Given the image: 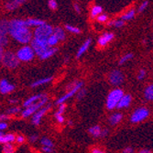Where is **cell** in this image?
Returning a JSON list of instances; mask_svg holds the SVG:
<instances>
[{"mask_svg": "<svg viewBox=\"0 0 153 153\" xmlns=\"http://www.w3.org/2000/svg\"><path fill=\"white\" fill-rule=\"evenodd\" d=\"M54 29L49 24H43L36 27L34 31V37L40 39H48L53 34Z\"/></svg>", "mask_w": 153, "mask_h": 153, "instance_id": "obj_3", "label": "cell"}, {"mask_svg": "<svg viewBox=\"0 0 153 153\" xmlns=\"http://www.w3.org/2000/svg\"><path fill=\"white\" fill-rule=\"evenodd\" d=\"M74 8H75V10H76V12H77V13H80V12H81L80 7H79V6H78L77 4H74Z\"/></svg>", "mask_w": 153, "mask_h": 153, "instance_id": "obj_50", "label": "cell"}, {"mask_svg": "<svg viewBox=\"0 0 153 153\" xmlns=\"http://www.w3.org/2000/svg\"><path fill=\"white\" fill-rule=\"evenodd\" d=\"M124 81V74L118 71L115 70L113 72H111L109 74V82H111V85H113L115 86L120 85Z\"/></svg>", "mask_w": 153, "mask_h": 153, "instance_id": "obj_9", "label": "cell"}, {"mask_svg": "<svg viewBox=\"0 0 153 153\" xmlns=\"http://www.w3.org/2000/svg\"><path fill=\"white\" fill-rule=\"evenodd\" d=\"M2 151L6 152V153H12V152H14V147L10 143H6L5 146L3 147Z\"/></svg>", "mask_w": 153, "mask_h": 153, "instance_id": "obj_30", "label": "cell"}, {"mask_svg": "<svg viewBox=\"0 0 153 153\" xmlns=\"http://www.w3.org/2000/svg\"><path fill=\"white\" fill-rule=\"evenodd\" d=\"M147 7H148V1H145V2H143V3L141 4V6L140 7V9H138V11H140V12H142Z\"/></svg>", "mask_w": 153, "mask_h": 153, "instance_id": "obj_43", "label": "cell"}, {"mask_svg": "<svg viewBox=\"0 0 153 153\" xmlns=\"http://www.w3.org/2000/svg\"><path fill=\"white\" fill-rule=\"evenodd\" d=\"M65 29L68 31L73 32V33H76V34H79L81 32L80 29H78V27H73V26H70V25H66L65 26Z\"/></svg>", "mask_w": 153, "mask_h": 153, "instance_id": "obj_33", "label": "cell"}, {"mask_svg": "<svg viewBox=\"0 0 153 153\" xmlns=\"http://www.w3.org/2000/svg\"><path fill=\"white\" fill-rule=\"evenodd\" d=\"M19 111H20V109L19 107H12V108H9V109L7 110L6 114H7V115H13V114L19 113Z\"/></svg>", "mask_w": 153, "mask_h": 153, "instance_id": "obj_35", "label": "cell"}, {"mask_svg": "<svg viewBox=\"0 0 153 153\" xmlns=\"http://www.w3.org/2000/svg\"><path fill=\"white\" fill-rule=\"evenodd\" d=\"M15 88L13 85H10V83L7 81V80H2L1 82H0V92L3 94H8L10 92H12Z\"/></svg>", "mask_w": 153, "mask_h": 153, "instance_id": "obj_12", "label": "cell"}, {"mask_svg": "<svg viewBox=\"0 0 153 153\" xmlns=\"http://www.w3.org/2000/svg\"><path fill=\"white\" fill-rule=\"evenodd\" d=\"M0 36H7V33H9V21L2 20L1 26H0Z\"/></svg>", "mask_w": 153, "mask_h": 153, "instance_id": "obj_17", "label": "cell"}, {"mask_svg": "<svg viewBox=\"0 0 153 153\" xmlns=\"http://www.w3.org/2000/svg\"><path fill=\"white\" fill-rule=\"evenodd\" d=\"M18 57L20 61L22 62H30L34 58L35 55V51L33 50L32 47L30 46H24L20 48L18 52H17Z\"/></svg>", "mask_w": 153, "mask_h": 153, "instance_id": "obj_6", "label": "cell"}, {"mask_svg": "<svg viewBox=\"0 0 153 153\" xmlns=\"http://www.w3.org/2000/svg\"><path fill=\"white\" fill-rule=\"evenodd\" d=\"M108 133V130L107 129H105V130H103L102 131V133H101V137H105V136H106V134Z\"/></svg>", "mask_w": 153, "mask_h": 153, "instance_id": "obj_51", "label": "cell"}, {"mask_svg": "<svg viewBox=\"0 0 153 153\" xmlns=\"http://www.w3.org/2000/svg\"><path fill=\"white\" fill-rule=\"evenodd\" d=\"M113 39H114V34L113 33H105L99 38L98 44L100 46H105L109 42V41L112 40Z\"/></svg>", "mask_w": 153, "mask_h": 153, "instance_id": "obj_13", "label": "cell"}, {"mask_svg": "<svg viewBox=\"0 0 153 153\" xmlns=\"http://www.w3.org/2000/svg\"><path fill=\"white\" fill-rule=\"evenodd\" d=\"M48 5H49L50 8H51L52 10L56 9V8H57V7H58V5H57V2L55 1V0H49Z\"/></svg>", "mask_w": 153, "mask_h": 153, "instance_id": "obj_36", "label": "cell"}, {"mask_svg": "<svg viewBox=\"0 0 153 153\" xmlns=\"http://www.w3.org/2000/svg\"><path fill=\"white\" fill-rule=\"evenodd\" d=\"M133 151H134L133 149H132V148H129V147L124 149V152H125V153H130V152H133Z\"/></svg>", "mask_w": 153, "mask_h": 153, "instance_id": "obj_46", "label": "cell"}, {"mask_svg": "<svg viewBox=\"0 0 153 153\" xmlns=\"http://www.w3.org/2000/svg\"><path fill=\"white\" fill-rule=\"evenodd\" d=\"M47 40H48V44H49L51 47H52V46H55V45H56V44L58 43L59 39H58L56 36H55L54 34H52Z\"/></svg>", "mask_w": 153, "mask_h": 153, "instance_id": "obj_28", "label": "cell"}, {"mask_svg": "<svg viewBox=\"0 0 153 153\" xmlns=\"http://www.w3.org/2000/svg\"><path fill=\"white\" fill-rule=\"evenodd\" d=\"M51 108V105H47L45 107H42L39 109L37 112H35L33 114V117H32V123L35 125V126H38V125H39L40 123V120L41 118H42V117L47 113V111Z\"/></svg>", "mask_w": 153, "mask_h": 153, "instance_id": "obj_11", "label": "cell"}, {"mask_svg": "<svg viewBox=\"0 0 153 153\" xmlns=\"http://www.w3.org/2000/svg\"><path fill=\"white\" fill-rule=\"evenodd\" d=\"M7 127V123H5V122H2L1 124H0V129H1V130L6 129Z\"/></svg>", "mask_w": 153, "mask_h": 153, "instance_id": "obj_45", "label": "cell"}, {"mask_svg": "<svg viewBox=\"0 0 153 153\" xmlns=\"http://www.w3.org/2000/svg\"><path fill=\"white\" fill-rule=\"evenodd\" d=\"M31 47L35 51V53L39 57L41 54H43L51 46L48 44L47 39H33L31 40Z\"/></svg>", "mask_w": 153, "mask_h": 153, "instance_id": "obj_5", "label": "cell"}, {"mask_svg": "<svg viewBox=\"0 0 153 153\" xmlns=\"http://www.w3.org/2000/svg\"><path fill=\"white\" fill-rule=\"evenodd\" d=\"M26 22H27V26H29V27H39V26L45 24L43 20L34 19H29L26 20Z\"/></svg>", "mask_w": 153, "mask_h": 153, "instance_id": "obj_20", "label": "cell"}, {"mask_svg": "<svg viewBox=\"0 0 153 153\" xmlns=\"http://www.w3.org/2000/svg\"><path fill=\"white\" fill-rule=\"evenodd\" d=\"M3 64L9 68V69H15L19 66V59L18 57V55L13 53L12 51H6L4 52L3 56L1 57Z\"/></svg>", "mask_w": 153, "mask_h": 153, "instance_id": "obj_2", "label": "cell"}, {"mask_svg": "<svg viewBox=\"0 0 153 153\" xmlns=\"http://www.w3.org/2000/svg\"><path fill=\"white\" fill-rule=\"evenodd\" d=\"M149 115V112L147 108H138L137 109L135 112L133 113V115L131 116L130 121L132 123H138L143 121L145 118H147Z\"/></svg>", "mask_w": 153, "mask_h": 153, "instance_id": "obj_8", "label": "cell"}, {"mask_svg": "<svg viewBox=\"0 0 153 153\" xmlns=\"http://www.w3.org/2000/svg\"><path fill=\"white\" fill-rule=\"evenodd\" d=\"M92 152L93 153H101V152H103L101 149H94L93 150H92Z\"/></svg>", "mask_w": 153, "mask_h": 153, "instance_id": "obj_49", "label": "cell"}, {"mask_svg": "<svg viewBox=\"0 0 153 153\" xmlns=\"http://www.w3.org/2000/svg\"><path fill=\"white\" fill-rule=\"evenodd\" d=\"M16 137L12 134H7V135H4L2 132L0 134V142L2 144H6V143H11L13 141H15Z\"/></svg>", "mask_w": 153, "mask_h": 153, "instance_id": "obj_15", "label": "cell"}, {"mask_svg": "<svg viewBox=\"0 0 153 153\" xmlns=\"http://www.w3.org/2000/svg\"><path fill=\"white\" fill-rule=\"evenodd\" d=\"M16 140H17L18 143H23L24 142V137L22 136H19V137H17Z\"/></svg>", "mask_w": 153, "mask_h": 153, "instance_id": "obj_44", "label": "cell"}, {"mask_svg": "<svg viewBox=\"0 0 153 153\" xmlns=\"http://www.w3.org/2000/svg\"><path fill=\"white\" fill-rule=\"evenodd\" d=\"M134 16H135V11L134 10H130L128 13L125 14V15L122 16V19L123 20H129V19H133Z\"/></svg>", "mask_w": 153, "mask_h": 153, "instance_id": "obj_29", "label": "cell"}, {"mask_svg": "<svg viewBox=\"0 0 153 153\" xmlns=\"http://www.w3.org/2000/svg\"><path fill=\"white\" fill-rule=\"evenodd\" d=\"M90 44H91V39H87L85 43H83L80 48H79V50H78V52H77V55H76V57L77 58H80L82 55L85 53L87 50H88V48H89V46H90Z\"/></svg>", "mask_w": 153, "mask_h": 153, "instance_id": "obj_18", "label": "cell"}, {"mask_svg": "<svg viewBox=\"0 0 153 153\" xmlns=\"http://www.w3.org/2000/svg\"><path fill=\"white\" fill-rule=\"evenodd\" d=\"M151 151L149 149H142L140 150V153H150Z\"/></svg>", "mask_w": 153, "mask_h": 153, "instance_id": "obj_53", "label": "cell"}, {"mask_svg": "<svg viewBox=\"0 0 153 153\" xmlns=\"http://www.w3.org/2000/svg\"><path fill=\"white\" fill-rule=\"evenodd\" d=\"M144 95L146 97V99L148 100H153V85L148 86L145 90Z\"/></svg>", "mask_w": 153, "mask_h": 153, "instance_id": "obj_24", "label": "cell"}, {"mask_svg": "<svg viewBox=\"0 0 153 153\" xmlns=\"http://www.w3.org/2000/svg\"><path fill=\"white\" fill-rule=\"evenodd\" d=\"M9 34L14 39L22 44H27L32 39V33L29 29V26H27L26 20L22 19H13L9 21Z\"/></svg>", "mask_w": 153, "mask_h": 153, "instance_id": "obj_1", "label": "cell"}, {"mask_svg": "<svg viewBox=\"0 0 153 153\" xmlns=\"http://www.w3.org/2000/svg\"><path fill=\"white\" fill-rule=\"evenodd\" d=\"M47 100H48V99H47V96H45V97H43L42 99H40V101L36 102V103H34V104L29 105L27 107H26V109L23 111L22 114H21L22 117H30V116L33 115L35 112H37V111H38L39 109H40L41 107H42V106L46 104Z\"/></svg>", "mask_w": 153, "mask_h": 153, "instance_id": "obj_7", "label": "cell"}, {"mask_svg": "<svg viewBox=\"0 0 153 153\" xmlns=\"http://www.w3.org/2000/svg\"><path fill=\"white\" fill-rule=\"evenodd\" d=\"M45 96H46L45 94H36V95H33V96L30 97V98L27 99V100H26L23 105H24L25 107H27L29 105H30L36 103L39 99L43 98V97H45Z\"/></svg>", "mask_w": 153, "mask_h": 153, "instance_id": "obj_16", "label": "cell"}, {"mask_svg": "<svg viewBox=\"0 0 153 153\" xmlns=\"http://www.w3.org/2000/svg\"><path fill=\"white\" fill-rule=\"evenodd\" d=\"M131 102V96L129 94H126V95H123V97L120 99L118 105H117V108H124V107H127L130 105Z\"/></svg>", "mask_w": 153, "mask_h": 153, "instance_id": "obj_14", "label": "cell"}, {"mask_svg": "<svg viewBox=\"0 0 153 153\" xmlns=\"http://www.w3.org/2000/svg\"><path fill=\"white\" fill-rule=\"evenodd\" d=\"M1 37V46H7V36H0Z\"/></svg>", "mask_w": 153, "mask_h": 153, "instance_id": "obj_39", "label": "cell"}, {"mask_svg": "<svg viewBox=\"0 0 153 153\" xmlns=\"http://www.w3.org/2000/svg\"><path fill=\"white\" fill-rule=\"evenodd\" d=\"M37 140H38V137H37V136H31V137H30V140L31 142H35Z\"/></svg>", "mask_w": 153, "mask_h": 153, "instance_id": "obj_47", "label": "cell"}, {"mask_svg": "<svg viewBox=\"0 0 153 153\" xmlns=\"http://www.w3.org/2000/svg\"><path fill=\"white\" fill-rule=\"evenodd\" d=\"M0 118H1V120H5V119H7V118H8V116H7V114H6V115H1Z\"/></svg>", "mask_w": 153, "mask_h": 153, "instance_id": "obj_48", "label": "cell"}, {"mask_svg": "<svg viewBox=\"0 0 153 153\" xmlns=\"http://www.w3.org/2000/svg\"><path fill=\"white\" fill-rule=\"evenodd\" d=\"M82 86V82H77V83H76V85L73 88V89H71L70 90V92H68L66 94H64V95H62V97H60V98L57 100V102H56V104H59V105H61V104H62V103H64L67 99H69L70 97H72V96H74L80 89H81V87Z\"/></svg>", "mask_w": 153, "mask_h": 153, "instance_id": "obj_10", "label": "cell"}, {"mask_svg": "<svg viewBox=\"0 0 153 153\" xmlns=\"http://www.w3.org/2000/svg\"><path fill=\"white\" fill-rule=\"evenodd\" d=\"M19 7V5L15 1V0H12V1H9V2H7V3L6 4V8H7V10H10V11L15 10V9L18 8Z\"/></svg>", "mask_w": 153, "mask_h": 153, "instance_id": "obj_26", "label": "cell"}, {"mask_svg": "<svg viewBox=\"0 0 153 153\" xmlns=\"http://www.w3.org/2000/svg\"><path fill=\"white\" fill-rule=\"evenodd\" d=\"M102 7H99V6H94L93 8H92V11H91V15L93 18H95L96 16H99L100 14L102 13Z\"/></svg>", "mask_w": 153, "mask_h": 153, "instance_id": "obj_27", "label": "cell"}, {"mask_svg": "<svg viewBox=\"0 0 153 153\" xmlns=\"http://www.w3.org/2000/svg\"><path fill=\"white\" fill-rule=\"evenodd\" d=\"M121 119H122V115L119 113H117V114H114L109 118V121L112 125H117V123H119L121 121Z\"/></svg>", "mask_w": 153, "mask_h": 153, "instance_id": "obj_25", "label": "cell"}, {"mask_svg": "<svg viewBox=\"0 0 153 153\" xmlns=\"http://www.w3.org/2000/svg\"><path fill=\"white\" fill-rule=\"evenodd\" d=\"M51 80H52L51 77H50V78H43V79H40V80H39V81L34 82L32 83V85H31V87H38V86H39V85H45V83L50 82Z\"/></svg>", "mask_w": 153, "mask_h": 153, "instance_id": "obj_23", "label": "cell"}, {"mask_svg": "<svg viewBox=\"0 0 153 153\" xmlns=\"http://www.w3.org/2000/svg\"><path fill=\"white\" fill-rule=\"evenodd\" d=\"M53 34L56 36L59 40H63L65 39V32L62 29H61V27H55L54 30H53Z\"/></svg>", "mask_w": 153, "mask_h": 153, "instance_id": "obj_22", "label": "cell"}, {"mask_svg": "<svg viewBox=\"0 0 153 153\" xmlns=\"http://www.w3.org/2000/svg\"><path fill=\"white\" fill-rule=\"evenodd\" d=\"M42 151L47 152V153H50V152H53V149H52V148H51V147L43 146V147H42Z\"/></svg>", "mask_w": 153, "mask_h": 153, "instance_id": "obj_42", "label": "cell"}, {"mask_svg": "<svg viewBox=\"0 0 153 153\" xmlns=\"http://www.w3.org/2000/svg\"><path fill=\"white\" fill-rule=\"evenodd\" d=\"M58 51V49H56V48H52V47H50L43 54H41L40 56H39V58H40V60H46V59H49L50 57H51L52 55L56 52Z\"/></svg>", "mask_w": 153, "mask_h": 153, "instance_id": "obj_19", "label": "cell"}, {"mask_svg": "<svg viewBox=\"0 0 153 153\" xmlns=\"http://www.w3.org/2000/svg\"><path fill=\"white\" fill-rule=\"evenodd\" d=\"M9 103L10 104H17L18 103V100H16V99H11V100H9Z\"/></svg>", "mask_w": 153, "mask_h": 153, "instance_id": "obj_54", "label": "cell"}, {"mask_svg": "<svg viewBox=\"0 0 153 153\" xmlns=\"http://www.w3.org/2000/svg\"><path fill=\"white\" fill-rule=\"evenodd\" d=\"M86 94V91L85 90H83V89H80L79 90V93H78V94H77V96H78V99H82L83 96H85Z\"/></svg>", "mask_w": 153, "mask_h": 153, "instance_id": "obj_37", "label": "cell"}, {"mask_svg": "<svg viewBox=\"0 0 153 153\" xmlns=\"http://www.w3.org/2000/svg\"><path fill=\"white\" fill-rule=\"evenodd\" d=\"M124 20L122 19V20H117V21H111V22H109L108 23V25L109 26H112V25H114L116 27H123L124 26Z\"/></svg>", "mask_w": 153, "mask_h": 153, "instance_id": "obj_34", "label": "cell"}, {"mask_svg": "<svg viewBox=\"0 0 153 153\" xmlns=\"http://www.w3.org/2000/svg\"><path fill=\"white\" fill-rule=\"evenodd\" d=\"M15 1H16V2H17V3H18L19 6H20L21 4H23V3L26 1V0H15Z\"/></svg>", "mask_w": 153, "mask_h": 153, "instance_id": "obj_52", "label": "cell"}, {"mask_svg": "<svg viewBox=\"0 0 153 153\" xmlns=\"http://www.w3.org/2000/svg\"><path fill=\"white\" fill-rule=\"evenodd\" d=\"M145 74H146V72L144 70H140V74L137 75V80H142L145 77Z\"/></svg>", "mask_w": 153, "mask_h": 153, "instance_id": "obj_41", "label": "cell"}, {"mask_svg": "<svg viewBox=\"0 0 153 153\" xmlns=\"http://www.w3.org/2000/svg\"><path fill=\"white\" fill-rule=\"evenodd\" d=\"M123 91L120 89H115L108 94L106 100V107L108 109H114L117 106L120 99L123 97Z\"/></svg>", "mask_w": 153, "mask_h": 153, "instance_id": "obj_4", "label": "cell"}, {"mask_svg": "<svg viewBox=\"0 0 153 153\" xmlns=\"http://www.w3.org/2000/svg\"><path fill=\"white\" fill-rule=\"evenodd\" d=\"M40 143L42 144V146H47V147L53 148V143H52V141H51V140H49V138H47V137L41 138Z\"/></svg>", "mask_w": 153, "mask_h": 153, "instance_id": "obj_31", "label": "cell"}, {"mask_svg": "<svg viewBox=\"0 0 153 153\" xmlns=\"http://www.w3.org/2000/svg\"><path fill=\"white\" fill-rule=\"evenodd\" d=\"M89 133L94 137H101V133H102V130L100 128L99 126H94V127H92L89 128Z\"/></svg>", "mask_w": 153, "mask_h": 153, "instance_id": "obj_21", "label": "cell"}, {"mask_svg": "<svg viewBox=\"0 0 153 153\" xmlns=\"http://www.w3.org/2000/svg\"><path fill=\"white\" fill-rule=\"evenodd\" d=\"M97 20H98L99 22H105V21H106L107 20V16L106 15H99V17L97 18Z\"/></svg>", "mask_w": 153, "mask_h": 153, "instance_id": "obj_40", "label": "cell"}, {"mask_svg": "<svg viewBox=\"0 0 153 153\" xmlns=\"http://www.w3.org/2000/svg\"><path fill=\"white\" fill-rule=\"evenodd\" d=\"M132 58H133V54H132V53H128V54H126V55H124V56L120 59L119 64H123V63H125L126 62L131 60Z\"/></svg>", "mask_w": 153, "mask_h": 153, "instance_id": "obj_32", "label": "cell"}, {"mask_svg": "<svg viewBox=\"0 0 153 153\" xmlns=\"http://www.w3.org/2000/svg\"><path fill=\"white\" fill-rule=\"evenodd\" d=\"M55 117H56V119H57V121H58L59 123H62V122L64 121V117H62V114L56 113V114H55Z\"/></svg>", "mask_w": 153, "mask_h": 153, "instance_id": "obj_38", "label": "cell"}]
</instances>
